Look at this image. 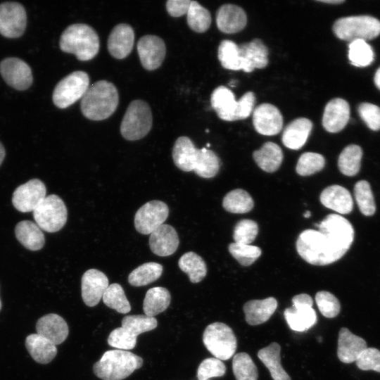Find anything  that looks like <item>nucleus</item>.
Listing matches in <instances>:
<instances>
[{"mask_svg":"<svg viewBox=\"0 0 380 380\" xmlns=\"http://www.w3.org/2000/svg\"><path fill=\"white\" fill-rule=\"evenodd\" d=\"M254 203L251 195L243 189L229 191L223 198L222 206L232 213H246L252 210Z\"/></svg>","mask_w":380,"mask_h":380,"instance_id":"nucleus-40","label":"nucleus"},{"mask_svg":"<svg viewBox=\"0 0 380 380\" xmlns=\"http://www.w3.org/2000/svg\"><path fill=\"white\" fill-rule=\"evenodd\" d=\"M27 15L25 8L18 2L0 4V34L7 38H17L25 32Z\"/></svg>","mask_w":380,"mask_h":380,"instance_id":"nucleus-12","label":"nucleus"},{"mask_svg":"<svg viewBox=\"0 0 380 380\" xmlns=\"http://www.w3.org/2000/svg\"><path fill=\"white\" fill-rule=\"evenodd\" d=\"M209 146H210V144H206V147L208 148V147H209Z\"/></svg>","mask_w":380,"mask_h":380,"instance_id":"nucleus-61","label":"nucleus"},{"mask_svg":"<svg viewBox=\"0 0 380 380\" xmlns=\"http://www.w3.org/2000/svg\"><path fill=\"white\" fill-rule=\"evenodd\" d=\"M358 113L367 127L374 131L380 129V108L369 103H362Z\"/></svg>","mask_w":380,"mask_h":380,"instance_id":"nucleus-54","label":"nucleus"},{"mask_svg":"<svg viewBox=\"0 0 380 380\" xmlns=\"http://www.w3.org/2000/svg\"><path fill=\"white\" fill-rule=\"evenodd\" d=\"M119 96L115 86L106 80H100L90 86L81 100V110L91 120H103L116 110Z\"/></svg>","mask_w":380,"mask_h":380,"instance_id":"nucleus-2","label":"nucleus"},{"mask_svg":"<svg viewBox=\"0 0 380 380\" xmlns=\"http://www.w3.org/2000/svg\"><path fill=\"white\" fill-rule=\"evenodd\" d=\"M46 194L45 184L38 179H32L15 189L12 203L20 212H33L46 197Z\"/></svg>","mask_w":380,"mask_h":380,"instance_id":"nucleus-13","label":"nucleus"},{"mask_svg":"<svg viewBox=\"0 0 380 380\" xmlns=\"http://www.w3.org/2000/svg\"><path fill=\"white\" fill-rule=\"evenodd\" d=\"M232 369L236 380H258V369L248 353H239L234 356Z\"/></svg>","mask_w":380,"mask_h":380,"instance_id":"nucleus-43","label":"nucleus"},{"mask_svg":"<svg viewBox=\"0 0 380 380\" xmlns=\"http://www.w3.org/2000/svg\"><path fill=\"white\" fill-rule=\"evenodd\" d=\"M374 83L377 88L380 89V67L376 70L375 75H374Z\"/></svg>","mask_w":380,"mask_h":380,"instance_id":"nucleus-57","label":"nucleus"},{"mask_svg":"<svg viewBox=\"0 0 380 380\" xmlns=\"http://www.w3.org/2000/svg\"><path fill=\"white\" fill-rule=\"evenodd\" d=\"M59 46L65 53H73L77 58L87 61L94 58L99 51V38L89 25L76 23L69 25L61 34Z\"/></svg>","mask_w":380,"mask_h":380,"instance_id":"nucleus-3","label":"nucleus"},{"mask_svg":"<svg viewBox=\"0 0 380 380\" xmlns=\"http://www.w3.org/2000/svg\"><path fill=\"white\" fill-rule=\"evenodd\" d=\"M25 346L34 360L40 364L50 362L57 353L56 346L37 333L27 336Z\"/></svg>","mask_w":380,"mask_h":380,"instance_id":"nucleus-30","label":"nucleus"},{"mask_svg":"<svg viewBox=\"0 0 380 380\" xmlns=\"http://www.w3.org/2000/svg\"><path fill=\"white\" fill-rule=\"evenodd\" d=\"M213 108L218 117L225 121L237 120L238 101L233 92L224 86L214 89L210 98Z\"/></svg>","mask_w":380,"mask_h":380,"instance_id":"nucleus-24","label":"nucleus"},{"mask_svg":"<svg viewBox=\"0 0 380 380\" xmlns=\"http://www.w3.org/2000/svg\"><path fill=\"white\" fill-rule=\"evenodd\" d=\"M89 87V77L84 71H75L63 77L55 87L52 100L59 108H65L82 99Z\"/></svg>","mask_w":380,"mask_h":380,"instance_id":"nucleus-9","label":"nucleus"},{"mask_svg":"<svg viewBox=\"0 0 380 380\" xmlns=\"http://www.w3.org/2000/svg\"><path fill=\"white\" fill-rule=\"evenodd\" d=\"M277 305L273 297L246 302L243 308L246 322L254 326L267 322L275 312Z\"/></svg>","mask_w":380,"mask_h":380,"instance_id":"nucleus-27","label":"nucleus"},{"mask_svg":"<svg viewBox=\"0 0 380 380\" xmlns=\"http://www.w3.org/2000/svg\"><path fill=\"white\" fill-rule=\"evenodd\" d=\"M15 234L19 242L28 250L38 251L44 245L45 239L42 230L32 221L23 220L18 222L15 228Z\"/></svg>","mask_w":380,"mask_h":380,"instance_id":"nucleus-31","label":"nucleus"},{"mask_svg":"<svg viewBox=\"0 0 380 380\" xmlns=\"http://www.w3.org/2000/svg\"><path fill=\"white\" fill-rule=\"evenodd\" d=\"M362 156V150L359 146H347L340 153L338 160L341 172L346 176L357 175L360 169Z\"/></svg>","mask_w":380,"mask_h":380,"instance_id":"nucleus-38","label":"nucleus"},{"mask_svg":"<svg viewBox=\"0 0 380 380\" xmlns=\"http://www.w3.org/2000/svg\"><path fill=\"white\" fill-rule=\"evenodd\" d=\"M355 362L360 369L373 370L380 373V350L375 348H367Z\"/></svg>","mask_w":380,"mask_h":380,"instance_id":"nucleus-53","label":"nucleus"},{"mask_svg":"<svg viewBox=\"0 0 380 380\" xmlns=\"http://www.w3.org/2000/svg\"><path fill=\"white\" fill-rule=\"evenodd\" d=\"M349 118L350 106L348 102L342 99H334L325 106L322 125L329 132H338L346 127Z\"/></svg>","mask_w":380,"mask_h":380,"instance_id":"nucleus-19","label":"nucleus"},{"mask_svg":"<svg viewBox=\"0 0 380 380\" xmlns=\"http://www.w3.org/2000/svg\"><path fill=\"white\" fill-rule=\"evenodd\" d=\"M108 343L113 348H118V350H130L136 346L137 336L120 327L110 332L108 338Z\"/></svg>","mask_w":380,"mask_h":380,"instance_id":"nucleus-52","label":"nucleus"},{"mask_svg":"<svg viewBox=\"0 0 380 380\" xmlns=\"http://www.w3.org/2000/svg\"><path fill=\"white\" fill-rule=\"evenodd\" d=\"M315 301L319 312L327 318L336 317L341 310L338 298L327 291H318L315 295Z\"/></svg>","mask_w":380,"mask_h":380,"instance_id":"nucleus-49","label":"nucleus"},{"mask_svg":"<svg viewBox=\"0 0 380 380\" xmlns=\"http://www.w3.org/2000/svg\"><path fill=\"white\" fill-rule=\"evenodd\" d=\"M163 270V266L159 263H144L131 272L128 276V281L134 286L148 285L160 278Z\"/></svg>","mask_w":380,"mask_h":380,"instance_id":"nucleus-37","label":"nucleus"},{"mask_svg":"<svg viewBox=\"0 0 380 380\" xmlns=\"http://www.w3.org/2000/svg\"><path fill=\"white\" fill-rule=\"evenodd\" d=\"M367 348L366 341L353 334L348 329H340L338 338L337 355L343 363L355 362L364 350Z\"/></svg>","mask_w":380,"mask_h":380,"instance_id":"nucleus-22","label":"nucleus"},{"mask_svg":"<svg viewBox=\"0 0 380 380\" xmlns=\"http://www.w3.org/2000/svg\"><path fill=\"white\" fill-rule=\"evenodd\" d=\"M203 341L208 350L220 360L232 357L237 348L233 330L222 322H214L207 326Z\"/></svg>","mask_w":380,"mask_h":380,"instance_id":"nucleus-7","label":"nucleus"},{"mask_svg":"<svg viewBox=\"0 0 380 380\" xmlns=\"http://www.w3.org/2000/svg\"><path fill=\"white\" fill-rule=\"evenodd\" d=\"M355 198L360 212L370 216L374 214L376 205L370 185L368 182L361 180L354 186Z\"/></svg>","mask_w":380,"mask_h":380,"instance_id":"nucleus-46","label":"nucleus"},{"mask_svg":"<svg viewBox=\"0 0 380 380\" xmlns=\"http://www.w3.org/2000/svg\"><path fill=\"white\" fill-rule=\"evenodd\" d=\"M216 23L221 32L234 34L241 31L246 27L247 16L241 7L234 4H224L217 12Z\"/></svg>","mask_w":380,"mask_h":380,"instance_id":"nucleus-21","label":"nucleus"},{"mask_svg":"<svg viewBox=\"0 0 380 380\" xmlns=\"http://www.w3.org/2000/svg\"><path fill=\"white\" fill-rule=\"evenodd\" d=\"M170 300V293L164 287L158 286L148 289L143 303V310L145 315L154 317L165 311L168 308Z\"/></svg>","mask_w":380,"mask_h":380,"instance_id":"nucleus-34","label":"nucleus"},{"mask_svg":"<svg viewBox=\"0 0 380 380\" xmlns=\"http://www.w3.org/2000/svg\"><path fill=\"white\" fill-rule=\"evenodd\" d=\"M137 52L142 66L148 70L157 69L162 64L166 53L163 40L156 35L147 34L139 39Z\"/></svg>","mask_w":380,"mask_h":380,"instance_id":"nucleus-15","label":"nucleus"},{"mask_svg":"<svg viewBox=\"0 0 380 380\" xmlns=\"http://www.w3.org/2000/svg\"><path fill=\"white\" fill-rule=\"evenodd\" d=\"M108 286V279L103 272L96 269L87 270L81 280L84 303L89 307L96 305Z\"/></svg>","mask_w":380,"mask_h":380,"instance_id":"nucleus-17","label":"nucleus"},{"mask_svg":"<svg viewBox=\"0 0 380 380\" xmlns=\"http://www.w3.org/2000/svg\"><path fill=\"white\" fill-rule=\"evenodd\" d=\"M218 59L224 68L246 71V65L241 56L239 47L234 42L223 40L218 47Z\"/></svg>","mask_w":380,"mask_h":380,"instance_id":"nucleus-35","label":"nucleus"},{"mask_svg":"<svg viewBox=\"0 0 380 380\" xmlns=\"http://www.w3.org/2000/svg\"><path fill=\"white\" fill-rule=\"evenodd\" d=\"M241 56L246 65V72L255 68H263L268 63V49L260 39L239 46Z\"/></svg>","mask_w":380,"mask_h":380,"instance_id":"nucleus-28","label":"nucleus"},{"mask_svg":"<svg viewBox=\"0 0 380 380\" xmlns=\"http://www.w3.org/2000/svg\"><path fill=\"white\" fill-rule=\"evenodd\" d=\"M372 48L365 40H355L348 45V58L352 65L357 67H365L374 61Z\"/></svg>","mask_w":380,"mask_h":380,"instance_id":"nucleus-44","label":"nucleus"},{"mask_svg":"<svg viewBox=\"0 0 380 380\" xmlns=\"http://www.w3.org/2000/svg\"><path fill=\"white\" fill-rule=\"evenodd\" d=\"M303 216L306 218L310 217L311 216V213L309 210H307L304 213Z\"/></svg>","mask_w":380,"mask_h":380,"instance_id":"nucleus-60","label":"nucleus"},{"mask_svg":"<svg viewBox=\"0 0 380 380\" xmlns=\"http://www.w3.org/2000/svg\"><path fill=\"white\" fill-rule=\"evenodd\" d=\"M0 73L4 81L17 90H25L32 84L30 67L18 58L10 57L1 61Z\"/></svg>","mask_w":380,"mask_h":380,"instance_id":"nucleus-14","label":"nucleus"},{"mask_svg":"<svg viewBox=\"0 0 380 380\" xmlns=\"http://www.w3.org/2000/svg\"><path fill=\"white\" fill-rule=\"evenodd\" d=\"M280 352L279 344L273 342L260 349L258 353V357L269 369L274 380H291L289 375L281 365Z\"/></svg>","mask_w":380,"mask_h":380,"instance_id":"nucleus-33","label":"nucleus"},{"mask_svg":"<svg viewBox=\"0 0 380 380\" xmlns=\"http://www.w3.org/2000/svg\"><path fill=\"white\" fill-rule=\"evenodd\" d=\"M35 223L42 230L56 232L67 222L68 210L63 201L57 195L46 196L33 210Z\"/></svg>","mask_w":380,"mask_h":380,"instance_id":"nucleus-8","label":"nucleus"},{"mask_svg":"<svg viewBox=\"0 0 380 380\" xmlns=\"http://www.w3.org/2000/svg\"><path fill=\"white\" fill-rule=\"evenodd\" d=\"M318 230L306 229L298 236L296 250L307 262L326 265L342 258L354 239L350 222L338 214H329L315 224Z\"/></svg>","mask_w":380,"mask_h":380,"instance_id":"nucleus-1","label":"nucleus"},{"mask_svg":"<svg viewBox=\"0 0 380 380\" xmlns=\"http://www.w3.org/2000/svg\"><path fill=\"white\" fill-rule=\"evenodd\" d=\"M6 156L5 148L3 144L0 141V165L2 163Z\"/></svg>","mask_w":380,"mask_h":380,"instance_id":"nucleus-58","label":"nucleus"},{"mask_svg":"<svg viewBox=\"0 0 380 380\" xmlns=\"http://www.w3.org/2000/svg\"><path fill=\"white\" fill-rule=\"evenodd\" d=\"M226 372V367L222 360L216 357L203 360L197 370L198 380H209L212 377L222 376Z\"/></svg>","mask_w":380,"mask_h":380,"instance_id":"nucleus-51","label":"nucleus"},{"mask_svg":"<svg viewBox=\"0 0 380 380\" xmlns=\"http://www.w3.org/2000/svg\"><path fill=\"white\" fill-rule=\"evenodd\" d=\"M191 1L169 0L166 3L167 13L172 17H180L187 13Z\"/></svg>","mask_w":380,"mask_h":380,"instance_id":"nucleus-56","label":"nucleus"},{"mask_svg":"<svg viewBox=\"0 0 380 380\" xmlns=\"http://www.w3.org/2000/svg\"><path fill=\"white\" fill-rule=\"evenodd\" d=\"M179 239L177 232L171 225L163 224L150 235L149 246L151 251L158 256H168L177 249Z\"/></svg>","mask_w":380,"mask_h":380,"instance_id":"nucleus-20","label":"nucleus"},{"mask_svg":"<svg viewBox=\"0 0 380 380\" xmlns=\"http://www.w3.org/2000/svg\"><path fill=\"white\" fill-rule=\"evenodd\" d=\"M312 128V123L309 119H295L284 130L281 137L283 144L290 149H300L307 141Z\"/></svg>","mask_w":380,"mask_h":380,"instance_id":"nucleus-26","label":"nucleus"},{"mask_svg":"<svg viewBox=\"0 0 380 380\" xmlns=\"http://www.w3.org/2000/svg\"><path fill=\"white\" fill-rule=\"evenodd\" d=\"M255 102V94L252 91L245 93L238 100L237 120H243L250 116L253 111Z\"/></svg>","mask_w":380,"mask_h":380,"instance_id":"nucleus-55","label":"nucleus"},{"mask_svg":"<svg viewBox=\"0 0 380 380\" xmlns=\"http://www.w3.org/2000/svg\"><path fill=\"white\" fill-rule=\"evenodd\" d=\"M181 270L186 273L190 281L198 283L207 273V267L203 258L194 252L190 251L181 256L178 261Z\"/></svg>","mask_w":380,"mask_h":380,"instance_id":"nucleus-36","label":"nucleus"},{"mask_svg":"<svg viewBox=\"0 0 380 380\" xmlns=\"http://www.w3.org/2000/svg\"><path fill=\"white\" fill-rule=\"evenodd\" d=\"M335 35L342 40H369L380 34V21L369 15L348 16L338 19L333 25Z\"/></svg>","mask_w":380,"mask_h":380,"instance_id":"nucleus-5","label":"nucleus"},{"mask_svg":"<svg viewBox=\"0 0 380 380\" xmlns=\"http://www.w3.org/2000/svg\"><path fill=\"white\" fill-rule=\"evenodd\" d=\"M134 42L132 27L126 23H120L111 30L108 39V49L110 55L118 59L126 58L132 51Z\"/></svg>","mask_w":380,"mask_h":380,"instance_id":"nucleus-18","label":"nucleus"},{"mask_svg":"<svg viewBox=\"0 0 380 380\" xmlns=\"http://www.w3.org/2000/svg\"><path fill=\"white\" fill-rule=\"evenodd\" d=\"M258 233L257 223L252 220L244 219L236 224L233 239L235 243L249 245L255 239Z\"/></svg>","mask_w":380,"mask_h":380,"instance_id":"nucleus-50","label":"nucleus"},{"mask_svg":"<svg viewBox=\"0 0 380 380\" xmlns=\"http://www.w3.org/2000/svg\"><path fill=\"white\" fill-rule=\"evenodd\" d=\"M198 148L187 137H179L173 146L172 158L175 165L182 171H194Z\"/></svg>","mask_w":380,"mask_h":380,"instance_id":"nucleus-29","label":"nucleus"},{"mask_svg":"<svg viewBox=\"0 0 380 380\" xmlns=\"http://www.w3.org/2000/svg\"><path fill=\"white\" fill-rule=\"evenodd\" d=\"M220 161L215 152L207 148L198 149L194 172L203 178L215 177L220 169Z\"/></svg>","mask_w":380,"mask_h":380,"instance_id":"nucleus-39","label":"nucleus"},{"mask_svg":"<svg viewBox=\"0 0 380 380\" xmlns=\"http://www.w3.org/2000/svg\"><path fill=\"white\" fill-rule=\"evenodd\" d=\"M152 122V113L148 104L142 100H134L129 103L123 117L120 133L127 140H139L149 132Z\"/></svg>","mask_w":380,"mask_h":380,"instance_id":"nucleus-6","label":"nucleus"},{"mask_svg":"<svg viewBox=\"0 0 380 380\" xmlns=\"http://www.w3.org/2000/svg\"><path fill=\"white\" fill-rule=\"evenodd\" d=\"M157 319L146 315H127L122 319V327L137 337L138 335L156 328Z\"/></svg>","mask_w":380,"mask_h":380,"instance_id":"nucleus-45","label":"nucleus"},{"mask_svg":"<svg viewBox=\"0 0 380 380\" xmlns=\"http://www.w3.org/2000/svg\"><path fill=\"white\" fill-rule=\"evenodd\" d=\"M143 359L129 351L110 350L105 352L93 366L94 374L103 380H122L141 367Z\"/></svg>","mask_w":380,"mask_h":380,"instance_id":"nucleus-4","label":"nucleus"},{"mask_svg":"<svg viewBox=\"0 0 380 380\" xmlns=\"http://www.w3.org/2000/svg\"><path fill=\"white\" fill-rule=\"evenodd\" d=\"M169 215L167 204L161 201H151L144 204L134 216V227L142 234H151L162 225Z\"/></svg>","mask_w":380,"mask_h":380,"instance_id":"nucleus-11","label":"nucleus"},{"mask_svg":"<svg viewBox=\"0 0 380 380\" xmlns=\"http://www.w3.org/2000/svg\"><path fill=\"white\" fill-rule=\"evenodd\" d=\"M322 204L340 214L350 213L353 208V201L348 189L340 185H331L320 194Z\"/></svg>","mask_w":380,"mask_h":380,"instance_id":"nucleus-25","label":"nucleus"},{"mask_svg":"<svg viewBox=\"0 0 380 380\" xmlns=\"http://www.w3.org/2000/svg\"><path fill=\"white\" fill-rule=\"evenodd\" d=\"M102 300L106 306L120 313L126 314L131 310L129 302L119 284L114 283L109 285L103 295Z\"/></svg>","mask_w":380,"mask_h":380,"instance_id":"nucleus-42","label":"nucleus"},{"mask_svg":"<svg viewBox=\"0 0 380 380\" xmlns=\"http://www.w3.org/2000/svg\"><path fill=\"white\" fill-rule=\"evenodd\" d=\"M253 123L258 133L272 136L281 130L283 117L279 110L274 105L262 103L253 111Z\"/></svg>","mask_w":380,"mask_h":380,"instance_id":"nucleus-16","label":"nucleus"},{"mask_svg":"<svg viewBox=\"0 0 380 380\" xmlns=\"http://www.w3.org/2000/svg\"><path fill=\"white\" fill-rule=\"evenodd\" d=\"M38 334L56 346L62 343L68 336V326L65 319L56 314H48L39 318L36 324Z\"/></svg>","mask_w":380,"mask_h":380,"instance_id":"nucleus-23","label":"nucleus"},{"mask_svg":"<svg viewBox=\"0 0 380 380\" xmlns=\"http://www.w3.org/2000/svg\"><path fill=\"white\" fill-rule=\"evenodd\" d=\"M293 306L284 310V317L289 327L296 331H305L317 322V314L312 308L313 300L307 293L292 298Z\"/></svg>","mask_w":380,"mask_h":380,"instance_id":"nucleus-10","label":"nucleus"},{"mask_svg":"<svg viewBox=\"0 0 380 380\" xmlns=\"http://www.w3.org/2000/svg\"><path fill=\"white\" fill-rule=\"evenodd\" d=\"M186 16L188 25L196 32H204L210 25L211 15L209 11L196 1H191Z\"/></svg>","mask_w":380,"mask_h":380,"instance_id":"nucleus-41","label":"nucleus"},{"mask_svg":"<svg viewBox=\"0 0 380 380\" xmlns=\"http://www.w3.org/2000/svg\"><path fill=\"white\" fill-rule=\"evenodd\" d=\"M257 165L267 172H273L279 169L282 160L283 153L281 148L274 142L267 141L253 153Z\"/></svg>","mask_w":380,"mask_h":380,"instance_id":"nucleus-32","label":"nucleus"},{"mask_svg":"<svg viewBox=\"0 0 380 380\" xmlns=\"http://www.w3.org/2000/svg\"><path fill=\"white\" fill-rule=\"evenodd\" d=\"M1 308V300H0V310Z\"/></svg>","mask_w":380,"mask_h":380,"instance_id":"nucleus-62","label":"nucleus"},{"mask_svg":"<svg viewBox=\"0 0 380 380\" xmlns=\"http://www.w3.org/2000/svg\"><path fill=\"white\" fill-rule=\"evenodd\" d=\"M318 1L325 4H338L344 2V0H319Z\"/></svg>","mask_w":380,"mask_h":380,"instance_id":"nucleus-59","label":"nucleus"},{"mask_svg":"<svg viewBox=\"0 0 380 380\" xmlns=\"http://www.w3.org/2000/svg\"><path fill=\"white\" fill-rule=\"evenodd\" d=\"M229 251L243 266L251 265L261 255V249L258 246L235 242L229 245Z\"/></svg>","mask_w":380,"mask_h":380,"instance_id":"nucleus-48","label":"nucleus"},{"mask_svg":"<svg viewBox=\"0 0 380 380\" xmlns=\"http://www.w3.org/2000/svg\"><path fill=\"white\" fill-rule=\"evenodd\" d=\"M324 165L325 160L322 155L305 152L300 156L296 170L300 176H309L322 170Z\"/></svg>","mask_w":380,"mask_h":380,"instance_id":"nucleus-47","label":"nucleus"}]
</instances>
